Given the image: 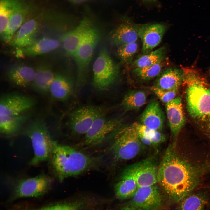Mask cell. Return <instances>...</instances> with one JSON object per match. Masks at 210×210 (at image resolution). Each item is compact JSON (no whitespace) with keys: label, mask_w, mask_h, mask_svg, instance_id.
Masks as SVG:
<instances>
[{"label":"cell","mask_w":210,"mask_h":210,"mask_svg":"<svg viewBox=\"0 0 210 210\" xmlns=\"http://www.w3.org/2000/svg\"><path fill=\"white\" fill-rule=\"evenodd\" d=\"M32 97L17 92L2 94L0 99V116H13L23 114L35 105Z\"/></svg>","instance_id":"cell-11"},{"label":"cell","mask_w":210,"mask_h":210,"mask_svg":"<svg viewBox=\"0 0 210 210\" xmlns=\"http://www.w3.org/2000/svg\"><path fill=\"white\" fill-rule=\"evenodd\" d=\"M182 69L170 68L162 71L155 86L162 90H170L179 89L183 80Z\"/></svg>","instance_id":"cell-24"},{"label":"cell","mask_w":210,"mask_h":210,"mask_svg":"<svg viewBox=\"0 0 210 210\" xmlns=\"http://www.w3.org/2000/svg\"><path fill=\"white\" fill-rule=\"evenodd\" d=\"M70 2L75 5H79L85 3L89 0H68Z\"/></svg>","instance_id":"cell-37"},{"label":"cell","mask_w":210,"mask_h":210,"mask_svg":"<svg viewBox=\"0 0 210 210\" xmlns=\"http://www.w3.org/2000/svg\"><path fill=\"white\" fill-rule=\"evenodd\" d=\"M25 132L31 140L34 152L30 164L36 165L46 160L50 156L53 141L45 122L42 118L35 119L28 125Z\"/></svg>","instance_id":"cell-5"},{"label":"cell","mask_w":210,"mask_h":210,"mask_svg":"<svg viewBox=\"0 0 210 210\" xmlns=\"http://www.w3.org/2000/svg\"><path fill=\"white\" fill-rule=\"evenodd\" d=\"M118 47L117 50L118 55L122 61L125 62L132 61L138 48V45L136 42L126 44Z\"/></svg>","instance_id":"cell-34"},{"label":"cell","mask_w":210,"mask_h":210,"mask_svg":"<svg viewBox=\"0 0 210 210\" xmlns=\"http://www.w3.org/2000/svg\"><path fill=\"white\" fill-rule=\"evenodd\" d=\"M35 74V70L28 66L15 65L8 70L7 77L9 81L16 87L24 88L31 86Z\"/></svg>","instance_id":"cell-22"},{"label":"cell","mask_w":210,"mask_h":210,"mask_svg":"<svg viewBox=\"0 0 210 210\" xmlns=\"http://www.w3.org/2000/svg\"><path fill=\"white\" fill-rule=\"evenodd\" d=\"M165 54V47L163 46L154 51L144 54L134 62V68L147 67L160 62L164 58Z\"/></svg>","instance_id":"cell-29"},{"label":"cell","mask_w":210,"mask_h":210,"mask_svg":"<svg viewBox=\"0 0 210 210\" xmlns=\"http://www.w3.org/2000/svg\"><path fill=\"white\" fill-rule=\"evenodd\" d=\"M182 69L187 111L206 133L210 128V85L197 70Z\"/></svg>","instance_id":"cell-2"},{"label":"cell","mask_w":210,"mask_h":210,"mask_svg":"<svg viewBox=\"0 0 210 210\" xmlns=\"http://www.w3.org/2000/svg\"><path fill=\"white\" fill-rule=\"evenodd\" d=\"M50 156L54 171L60 181L77 176L95 167L100 159L54 141Z\"/></svg>","instance_id":"cell-3"},{"label":"cell","mask_w":210,"mask_h":210,"mask_svg":"<svg viewBox=\"0 0 210 210\" xmlns=\"http://www.w3.org/2000/svg\"><path fill=\"white\" fill-rule=\"evenodd\" d=\"M31 10L29 5L21 0L11 14L6 29L1 37L4 42L10 43L15 32L24 22Z\"/></svg>","instance_id":"cell-18"},{"label":"cell","mask_w":210,"mask_h":210,"mask_svg":"<svg viewBox=\"0 0 210 210\" xmlns=\"http://www.w3.org/2000/svg\"><path fill=\"white\" fill-rule=\"evenodd\" d=\"M93 25L90 19L84 18L74 29L62 36L63 47L68 55L73 57L85 34Z\"/></svg>","instance_id":"cell-15"},{"label":"cell","mask_w":210,"mask_h":210,"mask_svg":"<svg viewBox=\"0 0 210 210\" xmlns=\"http://www.w3.org/2000/svg\"><path fill=\"white\" fill-rule=\"evenodd\" d=\"M163 24L155 23L141 25L138 32L142 42V51L148 53L159 44L166 29Z\"/></svg>","instance_id":"cell-14"},{"label":"cell","mask_w":210,"mask_h":210,"mask_svg":"<svg viewBox=\"0 0 210 210\" xmlns=\"http://www.w3.org/2000/svg\"><path fill=\"white\" fill-rule=\"evenodd\" d=\"M165 110L171 132L176 141L186 122L181 97H177L165 104Z\"/></svg>","instance_id":"cell-16"},{"label":"cell","mask_w":210,"mask_h":210,"mask_svg":"<svg viewBox=\"0 0 210 210\" xmlns=\"http://www.w3.org/2000/svg\"><path fill=\"white\" fill-rule=\"evenodd\" d=\"M122 210H144L141 209L126 206L124 207Z\"/></svg>","instance_id":"cell-38"},{"label":"cell","mask_w":210,"mask_h":210,"mask_svg":"<svg viewBox=\"0 0 210 210\" xmlns=\"http://www.w3.org/2000/svg\"><path fill=\"white\" fill-rule=\"evenodd\" d=\"M180 210H204L206 201L202 196L198 194H190L181 201Z\"/></svg>","instance_id":"cell-32"},{"label":"cell","mask_w":210,"mask_h":210,"mask_svg":"<svg viewBox=\"0 0 210 210\" xmlns=\"http://www.w3.org/2000/svg\"><path fill=\"white\" fill-rule=\"evenodd\" d=\"M28 114L0 116V131L2 134L12 135L17 133L29 119Z\"/></svg>","instance_id":"cell-27"},{"label":"cell","mask_w":210,"mask_h":210,"mask_svg":"<svg viewBox=\"0 0 210 210\" xmlns=\"http://www.w3.org/2000/svg\"><path fill=\"white\" fill-rule=\"evenodd\" d=\"M210 173V160L194 161L180 152L176 142L169 144L159 165L158 183L171 198L181 201Z\"/></svg>","instance_id":"cell-1"},{"label":"cell","mask_w":210,"mask_h":210,"mask_svg":"<svg viewBox=\"0 0 210 210\" xmlns=\"http://www.w3.org/2000/svg\"><path fill=\"white\" fill-rule=\"evenodd\" d=\"M162 197L156 185L138 188L127 206L144 210H154L161 205Z\"/></svg>","instance_id":"cell-13"},{"label":"cell","mask_w":210,"mask_h":210,"mask_svg":"<svg viewBox=\"0 0 210 210\" xmlns=\"http://www.w3.org/2000/svg\"><path fill=\"white\" fill-rule=\"evenodd\" d=\"M73 89L72 83L68 78L62 75L55 74L49 93L53 101L64 102L70 97Z\"/></svg>","instance_id":"cell-23"},{"label":"cell","mask_w":210,"mask_h":210,"mask_svg":"<svg viewBox=\"0 0 210 210\" xmlns=\"http://www.w3.org/2000/svg\"><path fill=\"white\" fill-rule=\"evenodd\" d=\"M205 134L210 138V128Z\"/></svg>","instance_id":"cell-40"},{"label":"cell","mask_w":210,"mask_h":210,"mask_svg":"<svg viewBox=\"0 0 210 210\" xmlns=\"http://www.w3.org/2000/svg\"><path fill=\"white\" fill-rule=\"evenodd\" d=\"M133 124L140 141L144 145L156 146L166 140L165 136L160 131L149 128L141 123H134Z\"/></svg>","instance_id":"cell-26"},{"label":"cell","mask_w":210,"mask_h":210,"mask_svg":"<svg viewBox=\"0 0 210 210\" xmlns=\"http://www.w3.org/2000/svg\"><path fill=\"white\" fill-rule=\"evenodd\" d=\"M51 183V178L45 175L21 180L15 187L13 199L42 195L48 190Z\"/></svg>","instance_id":"cell-12"},{"label":"cell","mask_w":210,"mask_h":210,"mask_svg":"<svg viewBox=\"0 0 210 210\" xmlns=\"http://www.w3.org/2000/svg\"><path fill=\"white\" fill-rule=\"evenodd\" d=\"M100 38V31L93 25L85 34L73 57L77 67L76 88L81 87L86 81L89 66Z\"/></svg>","instance_id":"cell-6"},{"label":"cell","mask_w":210,"mask_h":210,"mask_svg":"<svg viewBox=\"0 0 210 210\" xmlns=\"http://www.w3.org/2000/svg\"><path fill=\"white\" fill-rule=\"evenodd\" d=\"M150 89L160 100L165 104L176 97L179 90V89L170 90H165L155 86L152 87Z\"/></svg>","instance_id":"cell-35"},{"label":"cell","mask_w":210,"mask_h":210,"mask_svg":"<svg viewBox=\"0 0 210 210\" xmlns=\"http://www.w3.org/2000/svg\"><path fill=\"white\" fill-rule=\"evenodd\" d=\"M158 166L154 158L149 157L128 166L121 175L133 178L138 188L153 185L158 183Z\"/></svg>","instance_id":"cell-8"},{"label":"cell","mask_w":210,"mask_h":210,"mask_svg":"<svg viewBox=\"0 0 210 210\" xmlns=\"http://www.w3.org/2000/svg\"><path fill=\"white\" fill-rule=\"evenodd\" d=\"M163 65L162 62L147 67L134 68L133 72L141 80H149L159 75L162 71Z\"/></svg>","instance_id":"cell-33"},{"label":"cell","mask_w":210,"mask_h":210,"mask_svg":"<svg viewBox=\"0 0 210 210\" xmlns=\"http://www.w3.org/2000/svg\"><path fill=\"white\" fill-rule=\"evenodd\" d=\"M104 114L105 110L101 106L90 105L78 108L69 116L70 129L74 134L85 135L95 120Z\"/></svg>","instance_id":"cell-9"},{"label":"cell","mask_w":210,"mask_h":210,"mask_svg":"<svg viewBox=\"0 0 210 210\" xmlns=\"http://www.w3.org/2000/svg\"><path fill=\"white\" fill-rule=\"evenodd\" d=\"M59 45L57 40L49 37H44L36 40L28 46L19 48L16 54L18 56H36L54 50Z\"/></svg>","instance_id":"cell-25"},{"label":"cell","mask_w":210,"mask_h":210,"mask_svg":"<svg viewBox=\"0 0 210 210\" xmlns=\"http://www.w3.org/2000/svg\"><path fill=\"white\" fill-rule=\"evenodd\" d=\"M21 0H0V33L1 37L7 28L10 17Z\"/></svg>","instance_id":"cell-31"},{"label":"cell","mask_w":210,"mask_h":210,"mask_svg":"<svg viewBox=\"0 0 210 210\" xmlns=\"http://www.w3.org/2000/svg\"><path fill=\"white\" fill-rule=\"evenodd\" d=\"M40 18H34L24 22L10 42L11 45L18 48L28 46L34 43L39 25Z\"/></svg>","instance_id":"cell-17"},{"label":"cell","mask_w":210,"mask_h":210,"mask_svg":"<svg viewBox=\"0 0 210 210\" xmlns=\"http://www.w3.org/2000/svg\"><path fill=\"white\" fill-rule=\"evenodd\" d=\"M140 26L129 20H125L113 32L111 36L113 42L118 46L136 42L139 37L138 32Z\"/></svg>","instance_id":"cell-21"},{"label":"cell","mask_w":210,"mask_h":210,"mask_svg":"<svg viewBox=\"0 0 210 210\" xmlns=\"http://www.w3.org/2000/svg\"><path fill=\"white\" fill-rule=\"evenodd\" d=\"M143 1L147 3H154L156 2L157 0H143Z\"/></svg>","instance_id":"cell-39"},{"label":"cell","mask_w":210,"mask_h":210,"mask_svg":"<svg viewBox=\"0 0 210 210\" xmlns=\"http://www.w3.org/2000/svg\"><path fill=\"white\" fill-rule=\"evenodd\" d=\"M146 97L144 92L133 90L127 92L124 96L122 105L126 111L138 109L146 103Z\"/></svg>","instance_id":"cell-30"},{"label":"cell","mask_w":210,"mask_h":210,"mask_svg":"<svg viewBox=\"0 0 210 210\" xmlns=\"http://www.w3.org/2000/svg\"><path fill=\"white\" fill-rule=\"evenodd\" d=\"M138 188L134 180L129 176L123 175L121 176L120 179L114 185L116 196L122 200L132 197Z\"/></svg>","instance_id":"cell-28"},{"label":"cell","mask_w":210,"mask_h":210,"mask_svg":"<svg viewBox=\"0 0 210 210\" xmlns=\"http://www.w3.org/2000/svg\"><path fill=\"white\" fill-rule=\"evenodd\" d=\"M82 205L80 203L56 204L42 207L34 210H81Z\"/></svg>","instance_id":"cell-36"},{"label":"cell","mask_w":210,"mask_h":210,"mask_svg":"<svg viewBox=\"0 0 210 210\" xmlns=\"http://www.w3.org/2000/svg\"><path fill=\"white\" fill-rule=\"evenodd\" d=\"M55 75L48 65L40 64L35 69V77L31 85L33 90L42 96L49 93L50 86Z\"/></svg>","instance_id":"cell-20"},{"label":"cell","mask_w":210,"mask_h":210,"mask_svg":"<svg viewBox=\"0 0 210 210\" xmlns=\"http://www.w3.org/2000/svg\"><path fill=\"white\" fill-rule=\"evenodd\" d=\"M141 124L151 129L161 131L165 121L164 113L158 102L151 100L148 104L140 118Z\"/></svg>","instance_id":"cell-19"},{"label":"cell","mask_w":210,"mask_h":210,"mask_svg":"<svg viewBox=\"0 0 210 210\" xmlns=\"http://www.w3.org/2000/svg\"><path fill=\"white\" fill-rule=\"evenodd\" d=\"M113 134L110 149L116 161L131 160L142 150L144 145L140 141L133 124L121 126Z\"/></svg>","instance_id":"cell-4"},{"label":"cell","mask_w":210,"mask_h":210,"mask_svg":"<svg viewBox=\"0 0 210 210\" xmlns=\"http://www.w3.org/2000/svg\"><path fill=\"white\" fill-rule=\"evenodd\" d=\"M121 119L106 117L105 114L97 118L85 134V145L94 146L100 143L107 136L121 126Z\"/></svg>","instance_id":"cell-10"},{"label":"cell","mask_w":210,"mask_h":210,"mask_svg":"<svg viewBox=\"0 0 210 210\" xmlns=\"http://www.w3.org/2000/svg\"><path fill=\"white\" fill-rule=\"evenodd\" d=\"M92 71L94 86L99 91L108 89L116 81L118 73V66L106 48L100 51L93 63Z\"/></svg>","instance_id":"cell-7"}]
</instances>
